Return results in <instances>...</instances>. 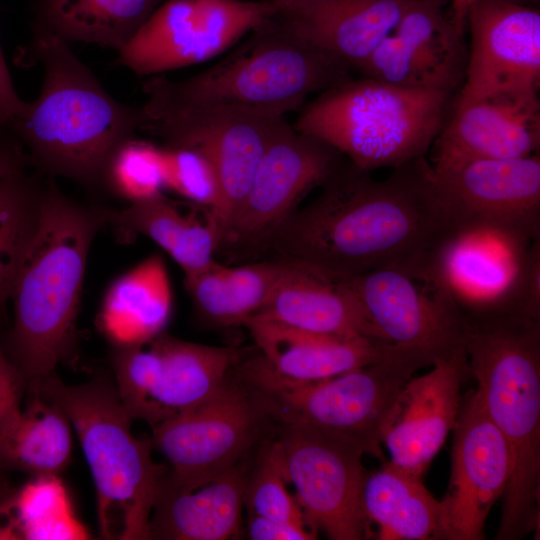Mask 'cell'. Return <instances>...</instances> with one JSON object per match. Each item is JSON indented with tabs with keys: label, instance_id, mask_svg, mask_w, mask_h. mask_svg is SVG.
<instances>
[{
	"label": "cell",
	"instance_id": "17",
	"mask_svg": "<svg viewBox=\"0 0 540 540\" xmlns=\"http://www.w3.org/2000/svg\"><path fill=\"white\" fill-rule=\"evenodd\" d=\"M433 190L455 232L491 229L540 238V157L430 166Z\"/></svg>",
	"mask_w": 540,
	"mask_h": 540
},
{
	"label": "cell",
	"instance_id": "22",
	"mask_svg": "<svg viewBox=\"0 0 540 540\" xmlns=\"http://www.w3.org/2000/svg\"><path fill=\"white\" fill-rule=\"evenodd\" d=\"M453 108L434 140L432 169L539 154L538 94L495 95L455 102Z\"/></svg>",
	"mask_w": 540,
	"mask_h": 540
},
{
	"label": "cell",
	"instance_id": "26",
	"mask_svg": "<svg viewBox=\"0 0 540 540\" xmlns=\"http://www.w3.org/2000/svg\"><path fill=\"white\" fill-rule=\"evenodd\" d=\"M261 356L279 374L297 380L332 377L374 363L393 344L368 338H343L251 317L243 323Z\"/></svg>",
	"mask_w": 540,
	"mask_h": 540
},
{
	"label": "cell",
	"instance_id": "7",
	"mask_svg": "<svg viewBox=\"0 0 540 540\" xmlns=\"http://www.w3.org/2000/svg\"><path fill=\"white\" fill-rule=\"evenodd\" d=\"M434 363L425 353L393 344L374 363L322 379L288 378L261 355L240 360L234 371L274 423L306 424L329 431L382 461L383 429L398 395L416 371Z\"/></svg>",
	"mask_w": 540,
	"mask_h": 540
},
{
	"label": "cell",
	"instance_id": "9",
	"mask_svg": "<svg viewBox=\"0 0 540 540\" xmlns=\"http://www.w3.org/2000/svg\"><path fill=\"white\" fill-rule=\"evenodd\" d=\"M145 96L138 108V132L160 140L162 145L197 150L214 164L222 192L214 217L220 242L244 200L266 146L285 117Z\"/></svg>",
	"mask_w": 540,
	"mask_h": 540
},
{
	"label": "cell",
	"instance_id": "1",
	"mask_svg": "<svg viewBox=\"0 0 540 540\" xmlns=\"http://www.w3.org/2000/svg\"><path fill=\"white\" fill-rule=\"evenodd\" d=\"M369 173L344 163L264 249L348 276L435 264L455 231L433 190L430 164L420 157L382 180Z\"/></svg>",
	"mask_w": 540,
	"mask_h": 540
},
{
	"label": "cell",
	"instance_id": "14",
	"mask_svg": "<svg viewBox=\"0 0 540 540\" xmlns=\"http://www.w3.org/2000/svg\"><path fill=\"white\" fill-rule=\"evenodd\" d=\"M345 276L387 342L425 353L435 362L465 351L466 320L437 263Z\"/></svg>",
	"mask_w": 540,
	"mask_h": 540
},
{
	"label": "cell",
	"instance_id": "27",
	"mask_svg": "<svg viewBox=\"0 0 540 540\" xmlns=\"http://www.w3.org/2000/svg\"><path fill=\"white\" fill-rule=\"evenodd\" d=\"M172 311L166 264L151 255L109 286L98 326L112 347L145 344L164 332Z\"/></svg>",
	"mask_w": 540,
	"mask_h": 540
},
{
	"label": "cell",
	"instance_id": "45",
	"mask_svg": "<svg viewBox=\"0 0 540 540\" xmlns=\"http://www.w3.org/2000/svg\"><path fill=\"white\" fill-rule=\"evenodd\" d=\"M442 1H444V2L448 3V0H442Z\"/></svg>",
	"mask_w": 540,
	"mask_h": 540
},
{
	"label": "cell",
	"instance_id": "36",
	"mask_svg": "<svg viewBox=\"0 0 540 540\" xmlns=\"http://www.w3.org/2000/svg\"><path fill=\"white\" fill-rule=\"evenodd\" d=\"M102 183L130 203L163 194L165 185L160 145L135 136L126 139L108 158Z\"/></svg>",
	"mask_w": 540,
	"mask_h": 540
},
{
	"label": "cell",
	"instance_id": "29",
	"mask_svg": "<svg viewBox=\"0 0 540 540\" xmlns=\"http://www.w3.org/2000/svg\"><path fill=\"white\" fill-rule=\"evenodd\" d=\"M365 514L381 540L438 539L440 504L422 478L385 461L367 473L362 492Z\"/></svg>",
	"mask_w": 540,
	"mask_h": 540
},
{
	"label": "cell",
	"instance_id": "28",
	"mask_svg": "<svg viewBox=\"0 0 540 540\" xmlns=\"http://www.w3.org/2000/svg\"><path fill=\"white\" fill-rule=\"evenodd\" d=\"M107 224L124 241L140 234L153 240L179 265L184 278L200 274L215 261L219 235L211 212L204 218L184 214L163 194L110 209Z\"/></svg>",
	"mask_w": 540,
	"mask_h": 540
},
{
	"label": "cell",
	"instance_id": "25",
	"mask_svg": "<svg viewBox=\"0 0 540 540\" xmlns=\"http://www.w3.org/2000/svg\"><path fill=\"white\" fill-rule=\"evenodd\" d=\"M248 459L192 489L172 487L161 477L150 517L149 539L239 538Z\"/></svg>",
	"mask_w": 540,
	"mask_h": 540
},
{
	"label": "cell",
	"instance_id": "23",
	"mask_svg": "<svg viewBox=\"0 0 540 540\" xmlns=\"http://www.w3.org/2000/svg\"><path fill=\"white\" fill-rule=\"evenodd\" d=\"M282 259L283 271L253 317L343 338L387 342L370 322L347 276L303 261Z\"/></svg>",
	"mask_w": 540,
	"mask_h": 540
},
{
	"label": "cell",
	"instance_id": "18",
	"mask_svg": "<svg viewBox=\"0 0 540 540\" xmlns=\"http://www.w3.org/2000/svg\"><path fill=\"white\" fill-rule=\"evenodd\" d=\"M470 51L456 102L539 94L540 12L515 0H476L468 10Z\"/></svg>",
	"mask_w": 540,
	"mask_h": 540
},
{
	"label": "cell",
	"instance_id": "3",
	"mask_svg": "<svg viewBox=\"0 0 540 540\" xmlns=\"http://www.w3.org/2000/svg\"><path fill=\"white\" fill-rule=\"evenodd\" d=\"M464 317L469 372L510 458L495 539L519 540L539 528L540 319L516 311Z\"/></svg>",
	"mask_w": 540,
	"mask_h": 540
},
{
	"label": "cell",
	"instance_id": "35",
	"mask_svg": "<svg viewBox=\"0 0 540 540\" xmlns=\"http://www.w3.org/2000/svg\"><path fill=\"white\" fill-rule=\"evenodd\" d=\"M251 464L244 495L249 514L309 528L300 505L287 488L289 482L276 437L261 442Z\"/></svg>",
	"mask_w": 540,
	"mask_h": 540
},
{
	"label": "cell",
	"instance_id": "10",
	"mask_svg": "<svg viewBox=\"0 0 540 540\" xmlns=\"http://www.w3.org/2000/svg\"><path fill=\"white\" fill-rule=\"evenodd\" d=\"M270 422L233 367L212 397L151 427L153 449L167 461L162 480L192 489L221 476L253 454Z\"/></svg>",
	"mask_w": 540,
	"mask_h": 540
},
{
	"label": "cell",
	"instance_id": "31",
	"mask_svg": "<svg viewBox=\"0 0 540 540\" xmlns=\"http://www.w3.org/2000/svg\"><path fill=\"white\" fill-rule=\"evenodd\" d=\"M284 264L280 257L240 266L214 261L200 274L184 278V284L204 320L222 327L243 325L262 308Z\"/></svg>",
	"mask_w": 540,
	"mask_h": 540
},
{
	"label": "cell",
	"instance_id": "5",
	"mask_svg": "<svg viewBox=\"0 0 540 540\" xmlns=\"http://www.w3.org/2000/svg\"><path fill=\"white\" fill-rule=\"evenodd\" d=\"M61 408L76 431L96 490L100 535L108 540L149 539V523L166 464L152 459L151 439L131 430L132 419L114 379L98 374L80 385L56 375L28 383Z\"/></svg>",
	"mask_w": 540,
	"mask_h": 540
},
{
	"label": "cell",
	"instance_id": "4",
	"mask_svg": "<svg viewBox=\"0 0 540 540\" xmlns=\"http://www.w3.org/2000/svg\"><path fill=\"white\" fill-rule=\"evenodd\" d=\"M69 44L36 30L18 53L19 64L41 66L43 81L7 129L43 170L94 186L116 147L138 132L139 112L113 98Z\"/></svg>",
	"mask_w": 540,
	"mask_h": 540
},
{
	"label": "cell",
	"instance_id": "39",
	"mask_svg": "<svg viewBox=\"0 0 540 540\" xmlns=\"http://www.w3.org/2000/svg\"><path fill=\"white\" fill-rule=\"evenodd\" d=\"M247 535L252 540H313L317 534L308 527L249 514Z\"/></svg>",
	"mask_w": 540,
	"mask_h": 540
},
{
	"label": "cell",
	"instance_id": "19",
	"mask_svg": "<svg viewBox=\"0 0 540 540\" xmlns=\"http://www.w3.org/2000/svg\"><path fill=\"white\" fill-rule=\"evenodd\" d=\"M452 431V472L439 501L438 539L482 540L485 520L508 482L509 451L476 391L461 401Z\"/></svg>",
	"mask_w": 540,
	"mask_h": 540
},
{
	"label": "cell",
	"instance_id": "37",
	"mask_svg": "<svg viewBox=\"0 0 540 540\" xmlns=\"http://www.w3.org/2000/svg\"><path fill=\"white\" fill-rule=\"evenodd\" d=\"M160 147L165 189L209 210L214 220L222 200L220 179L214 164L191 148L162 144Z\"/></svg>",
	"mask_w": 540,
	"mask_h": 540
},
{
	"label": "cell",
	"instance_id": "20",
	"mask_svg": "<svg viewBox=\"0 0 540 540\" xmlns=\"http://www.w3.org/2000/svg\"><path fill=\"white\" fill-rule=\"evenodd\" d=\"M442 0H413L370 57L364 77L408 89L452 94L463 83L467 54Z\"/></svg>",
	"mask_w": 540,
	"mask_h": 540
},
{
	"label": "cell",
	"instance_id": "40",
	"mask_svg": "<svg viewBox=\"0 0 540 540\" xmlns=\"http://www.w3.org/2000/svg\"><path fill=\"white\" fill-rule=\"evenodd\" d=\"M24 105L25 101L17 94L0 47V129H7Z\"/></svg>",
	"mask_w": 540,
	"mask_h": 540
},
{
	"label": "cell",
	"instance_id": "32",
	"mask_svg": "<svg viewBox=\"0 0 540 540\" xmlns=\"http://www.w3.org/2000/svg\"><path fill=\"white\" fill-rule=\"evenodd\" d=\"M28 402L0 442V469L59 476L72 457V425L64 411L28 388Z\"/></svg>",
	"mask_w": 540,
	"mask_h": 540
},
{
	"label": "cell",
	"instance_id": "41",
	"mask_svg": "<svg viewBox=\"0 0 540 540\" xmlns=\"http://www.w3.org/2000/svg\"><path fill=\"white\" fill-rule=\"evenodd\" d=\"M27 161L22 146L14 137L0 139V179L24 170Z\"/></svg>",
	"mask_w": 540,
	"mask_h": 540
},
{
	"label": "cell",
	"instance_id": "43",
	"mask_svg": "<svg viewBox=\"0 0 540 540\" xmlns=\"http://www.w3.org/2000/svg\"><path fill=\"white\" fill-rule=\"evenodd\" d=\"M16 488L5 477L4 471L0 469V503L11 497Z\"/></svg>",
	"mask_w": 540,
	"mask_h": 540
},
{
	"label": "cell",
	"instance_id": "12",
	"mask_svg": "<svg viewBox=\"0 0 540 540\" xmlns=\"http://www.w3.org/2000/svg\"><path fill=\"white\" fill-rule=\"evenodd\" d=\"M276 424L287 479L309 528L331 540L371 538L362 499L363 449L311 425Z\"/></svg>",
	"mask_w": 540,
	"mask_h": 540
},
{
	"label": "cell",
	"instance_id": "38",
	"mask_svg": "<svg viewBox=\"0 0 540 540\" xmlns=\"http://www.w3.org/2000/svg\"><path fill=\"white\" fill-rule=\"evenodd\" d=\"M28 381L0 346V442L19 419Z\"/></svg>",
	"mask_w": 540,
	"mask_h": 540
},
{
	"label": "cell",
	"instance_id": "44",
	"mask_svg": "<svg viewBox=\"0 0 540 540\" xmlns=\"http://www.w3.org/2000/svg\"><path fill=\"white\" fill-rule=\"evenodd\" d=\"M250 1H258V2H267L275 5V7L282 6L284 4H287L293 0H250Z\"/></svg>",
	"mask_w": 540,
	"mask_h": 540
},
{
	"label": "cell",
	"instance_id": "33",
	"mask_svg": "<svg viewBox=\"0 0 540 540\" xmlns=\"http://www.w3.org/2000/svg\"><path fill=\"white\" fill-rule=\"evenodd\" d=\"M42 188L25 169L0 179V327L12 287L37 231Z\"/></svg>",
	"mask_w": 540,
	"mask_h": 540
},
{
	"label": "cell",
	"instance_id": "24",
	"mask_svg": "<svg viewBox=\"0 0 540 540\" xmlns=\"http://www.w3.org/2000/svg\"><path fill=\"white\" fill-rule=\"evenodd\" d=\"M413 0H293L276 14L298 35L360 67L389 35Z\"/></svg>",
	"mask_w": 540,
	"mask_h": 540
},
{
	"label": "cell",
	"instance_id": "13",
	"mask_svg": "<svg viewBox=\"0 0 540 540\" xmlns=\"http://www.w3.org/2000/svg\"><path fill=\"white\" fill-rule=\"evenodd\" d=\"M276 12L250 0H166L118 52L117 63L137 76L216 58Z\"/></svg>",
	"mask_w": 540,
	"mask_h": 540
},
{
	"label": "cell",
	"instance_id": "2",
	"mask_svg": "<svg viewBox=\"0 0 540 540\" xmlns=\"http://www.w3.org/2000/svg\"><path fill=\"white\" fill-rule=\"evenodd\" d=\"M109 210L76 203L52 183L42 189L38 228L10 295L13 323L0 338L28 383L54 375L76 355L88 253Z\"/></svg>",
	"mask_w": 540,
	"mask_h": 540
},
{
	"label": "cell",
	"instance_id": "8",
	"mask_svg": "<svg viewBox=\"0 0 540 540\" xmlns=\"http://www.w3.org/2000/svg\"><path fill=\"white\" fill-rule=\"evenodd\" d=\"M451 95L351 78L304 104L293 126L360 170L393 169L424 157L445 122Z\"/></svg>",
	"mask_w": 540,
	"mask_h": 540
},
{
	"label": "cell",
	"instance_id": "15",
	"mask_svg": "<svg viewBox=\"0 0 540 540\" xmlns=\"http://www.w3.org/2000/svg\"><path fill=\"white\" fill-rule=\"evenodd\" d=\"M539 239L491 229L453 234L437 268L464 316L516 311L540 319Z\"/></svg>",
	"mask_w": 540,
	"mask_h": 540
},
{
	"label": "cell",
	"instance_id": "16",
	"mask_svg": "<svg viewBox=\"0 0 540 540\" xmlns=\"http://www.w3.org/2000/svg\"><path fill=\"white\" fill-rule=\"evenodd\" d=\"M343 158L327 143L285 120L266 146L218 250L264 249L269 236L297 210L302 198L343 166Z\"/></svg>",
	"mask_w": 540,
	"mask_h": 540
},
{
	"label": "cell",
	"instance_id": "6",
	"mask_svg": "<svg viewBox=\"0 0 540 540\" xmlns=\"http://www.w3.org/2000/svg\"><path fill=\"white\" fill-rule=\"evenodd\" d=\"M241 41L190 77H149L144 94L285 117L311 94L351 79L347 63L298 35L276 12Z\"/></svg>",
	"mask_w": 540,
	"mask_h": 540
},
{
	"label": "cell",
	"instance_id": "21",
	"mask_svg": "<svg viewBox=\"0 0 540 540\" xmlns=\"http://www.w3.org/2000/svg\"><path fill=\"white\" fill-rule=\"evenodd\" d=\"M432 366L403 387L382 434L390 462L420 478L456 424L460 387L469 372L465 351Z\"/></svg>",
	"mask_w": 540,
	"mask_h": 540
},
{
	"label": "cell",
	"instance_id": "42",
	"mask_svg": "<svg viewBox=\"0 0 540 540\" xmlns=\"http://www.w3.org/2000/svg\"><path fill=\"white\" fill-rule=\"evenodd\" d=\"M476 0H448L450 11L448 16L456 29L464 34L466 28V17L469 8Z\"/></svg>",
	"mask_w": 540,
	"mask_h": 540
},
{
	"label": "cell",
	"instance_id": "34",
	"mask_svg": "<svg viewBox=\"0 0 540 540\" xmlns=\"http://www.w3.org/2000/svg\"><path fill=\"white\" fill-rule=\"evenodd\" d=\"M13 514L20 539L89 538L59 476H34L16 488Z\"/></svg>",
	"mask_w": 540,
	"mask_h": 540
},
{
	"label": "cell",
	"instance_id": "30",
	"mask_svg": "<svg viewBox=\"0 0 540 540\" xmlns=\"http://www.w3.org/2000/svg\"><path fill=\"white\" fill-rule=\"evenodd\" d=\"M166 0H41L36 30L119 52Z\"/></svg>",
	"mask_w": 540,
	"mask_h": 540
},
{
	"label": "cell",
	"instance_id": "11",
	"mask_svg": "<svg viewBox=\"0 0 540 540\" xmlns=\"http://www.w3.org/2000/svg\"><path fill=\"white\" fill-rule=\"evenodd\" d=\"M240 360L234 347L187 342L164 332L142 345L112 347L110 353L126 412L151 427L212 397Z\"/></svg>",
	"mask_w": 540,
	"mask_h": 540
}]
</instances>
